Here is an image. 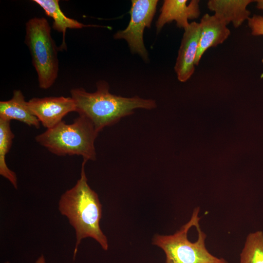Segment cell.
Returning a JSON list of instances; mask_svg holds the SVG:
<instances>
[{
    "mask_svg": "<svg viewBox=\"0 0 263 263\" xmlns=\"http://www.w3.org/2000/svg\"><path fill=\"white\" fill-rule=\"evenodd\" d=\"M98 133L89 119L79 115L71 124L62 120L37 135L35 140L55 155H80L87 162L96 159L94 142Z\"/></svg>",
    "mask_w": 263,
    "mask_h": 263,
    "instance_id": "cell-4",
    "label": "cell"
},
{
    "mask_svg": "<svg viewBox=\"0 0 263 263\" xmlns=\"http://www.w3.org/2000/svg\"><path fill=\"white\" fill-rule=\"evenodd\" d=\"M257 2V8L259 9L263 10V0H256Z\"/></svg>",
    "mask_w": 263,
    "mask_h": 263,
    "instance_id": "cell-18",
    "label": "cell"
},
{
    "mask_svg": "<svg viewBox=\"0 0 263 263\" xmlns=\"http://www.w3.org/2000/svg\"><path fill=\"white\" fill-rule=\"evenodd\" d=\"M35 263H46L45 259L43 255H41L36 261Z\"/></svg>",
    "mask_w": 263,
    "mask_h": 263,
    "instance_id": "cell-17",
    "label": "cell"
},
{
    "mask_svg": "<svg viewBox=\"0 0 263 263\" xmlns=\"http://www.w3.org/2000/svg\"><path fill=\"white\" fill-rule=\"evenodd\" d=\"M158 2L157 0H132L128 26L113 36L115 39H125L132 53L138 54L146 62L149 57L144 43L143 33L146 27L151 26Z\"/></svg>",
    "mask_w": 263,
    "mask_h": 263,
    "instance_id": "cell-6",
    "label": "cell"
},
{
    "mask_svg": "<svg viewBox=\"0 0 263 263\" xmlns=\"http://www.w3.org/2000/svg\"><path fill=\"white\" fill-rule=\"evenodd\" d=\"M0 118L16 120L37 129L40 127L39 121L29 109L22 92L19 90L13 91L10 99L0 102Z\"/></svg>",
    "mask_w": 263,
    "mask_h": 263,
    "instance_id": "cell-11",
    "label": "cell"
},
{
    "mask_svg": "<svg viewBox=\"0 0 263 263\" xmlns=\"http://www.w3.org/2000/svg\"><path fill=\"white\" fill-rule=\"evenodd\" d=\"M247 21L252 35H263V16L254 15L249 18Z\"/></svg>",
    "mask_w": 263,
    "mask_h": 263,
    "instance_id": "cell-16",
    "label": "cell"
},
{
    "mask_svg": "<svg viewBox=\"0 0 263 263\" xmlns=\"http://www.w3.org/2000/svg\"><path fill=\"white\" fill-rule=\"evenodd\" d=\"M201 34L194 64L198 65L204 53L209 48L223 43L230 34L227 23L220 16L205 14L200 22Z\"/></svg>",
    "mask_w": 263,
    "mask_h": 263,
    "instance_id": "cell-10",
    "label": "cell"
},
{
    "mask_svg": "<svg viewBox=\"0 0 263 263\" xmlns=\"http://www.w3.org/2000/svg\"><path fill=\"white\" fill-rule=\"evenodd\" d=\"M10 121L0 118V174L8 180L13 187L18 188L16 174L8 167L6 163V156L9 151L14 138Z\"/></svg>",
    "mask_w": 263,
    "mask_h": 263,
    "instance_id": "cell-14",
    "label": "cell"
},
{
    "mask_svg": "<svg viewBox=\"0 0 263 263\" xmlns=\"http://www.w3.org/2000/svg\"><path fill=\"white\" fill-rule=\"evenodd\" d=\"M33 1L39 5L46 15L53 19V29L62 33V42L59 47V50L66 49L65 38L68 28L78 29L89 26L67 17L61 10L58 0H34Z\"/></svg>",
    "mask_w": 263,
    "mask_h": 263,
    "instance_id": "cell-13",
    "label": "cell"
},
{
    "mask_svg": "<svg viewBox=\"0 0 263 263\" xmlns=\"http://www.w3.org/2000/svg\"><path fill=\"white\" fill-rule=\"evenodd\" d=\"M199 207L193 211L189 221L170 235L155 234L152 244L166 255V263H228L212 255L205 245L206 234L199 225Z\"/></svg>",
    "mask_w": 263,
    "mask_h": 263,
    "instance_id": "cell-3",
    "label": "cell"
},
{
    "mask_svg": "<svg viewBox=\"0 0 263 263\" xmlns=\"http://www.w3.org/2000/svg\"><path fill=\"white\" fill-rule=\"evenodd\" d=\"M4 263H9V262L7 261V262H5Z\"/></svg>",
    "mask_w": 263,
    "mask_h": 263,
    "instance_id": "cell-19",
    "label": "cell"
},
{
    "mask_svg": "<svg viewBox=\"0 0 263 263\" xmlns=\"http://www.w3.org/2000/svg\"><path fill=\"white\" fill-rule=\"evenodd\" d=\"M187 0H165L160 9L161 13L156 22L159 32L165 24L173 20L176 25L184 29L189 25L188 20L198 18L200 15L199 0H192L187 5Z\"/></svg>",
    "mask_w": 263,
    "mask_h": 263,
    "instance_id": "cell-9",
    "label": "cell"
},
{
    "mask_svg": "<svg viewBox=\"0 0 263 263\" xmlns=\"http://www.w3.org/2000/svg\"><path fill=\"white\" fill-rule=\"evenodd\" d=\"M184 30L174 66L177 78L181 82L187 81L194 72V62L201 34L200 24L192 22Z\"/></svg>",
    "mask_w": 263,
    "mask_h": 263,
    "instance_id": "cell-8",
    "label": "cell"
},
{
    "mask_svg": "<svg viewBox=\"0 0 263 263\" xmlns=\"http://www.w3.org/2000/svg\"><path fill=\"white\" fill-rule=\"evenodd\" d=\"M86 163L82 162L80 178L72 188L61 196L58 203L60 213L67 218L75 230L74 259L82 240L87 237L94 239L104 250H107L109 247L107 237L99 225L102 205L97 194L87 183L85 171Z\"/></svg>",
    "mask_w": 263,
    "mask_h": 263,
    "instance_id": "cell-2",
    "label": "cell"
},
{
    "mask_svg": "<svg viewBox=\"0 0 263 263\" xmlns=\"http://www.w3.org/2000/svg\"><path fill=\"white\" fill-rule=\"evenodd\" d=\"M96 88L94 93L88 92L83 88H74L70 94L75 105V112L89 119L98 133L132 115L135 109L152 110L157 107L153 99L137 95L126 97L110 93L109 85L105 80L98 81Z\"/></svg>",
    "mask_w": 263,
    "mask_h": 263,
    "instance_id": "cell-1",
    "label": "cell"
},
{
    "mask_svg": "<svg viewBox=\"0 0 263 263\" xmlns=\"http://www.w3.org/2000/svg\"><path fill=\"white\" fill-rule=\"evenodd\" d=\"M27 104L32 113L47 129L58 124L68 113L75 112V105L71 97H35L27 101Z\"/></svg>",
    "mask_w": 263,
    "mask_h": 263,
    "instance_id": "cell-7",
    "label": "cell"
},
{
    "mask_svg": "<svg viewBox=\"0 0 263 263\" xmlns=\"http://www.w3.org/2000/svg\"><path fill=\"white\" fill-rule=\"evenodd\" d=\"M252 0H210L207 2L208 9L221 17L227 23L232 22L237 28L249 18L250 12L247 6Z\"/></svg>",
    "mask_w": 263,
    "mask_h": 263,
    "instance_id": "cell-12",
    "label": "cell"
},
{
    "mask_svg": "<svg viewBox=\"0 0 263 263\" xmlns=\"http://www.w3.org/2000/svg\"><path fill=\"white\" fill-rule=\"evenodd\" d=\"M51 28L46 19L34 17L25 24V43L28 46L37 75L39 87L50 88L58 72L57 48L51 35Z\"/></svg>",
    "mask_w": 263,
    "mask_h": 263,
    "instance_id": "cell-5",
    "label": "cell"
},
{
    "mask_svg": "<svg viewBox=\"0 0 263 263\" xmlns=\"http://www.w3.org/2000/svg\"><path fill=\"white\" fill-rule=\"evenodd\" d=\"M240 263H263V232L258 230L247 236L240 254Z\"/></svg>",
    "mask_w": 263,
    "mask_h": 263,
    "instance_id": "cell-15",
    "label": "cell"
}]
</instances>
